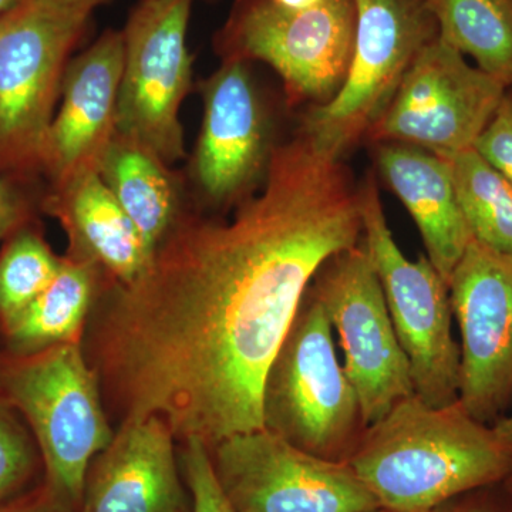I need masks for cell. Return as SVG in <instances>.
<instances>
[{"label":"cell","instance_id":"obj_13","mask_svg":"<svg viewBox=\"0 0 512 512\" xmlns=\"http://www.w3.org/2000/svg\"><path fill=\"white\" fill-rule=\"evenodd\" d=\"M460 329V393L493 426L512 406V256L471 241L448 281Z\"/></svg>","mask_w":512,"mask_h":512},{"label":"cell","instance_id":"obj_31","mask_svg":"<svg viewBox=\"0 0 512 512\" xmlns=\"http://www.w3.org/2000/svg\"><path fill=\"white\" fill-rule=\"evenodd\" d=\"M272 2L288 10H305L319 5L322 0H272Z\"/></svg>","mask_w":512,"mask_h":512},{"label":"cell","instance_id":"obj_3","mask_svg":"<svg viewBox=\"0 0 512 512\" xmlns=\"http://www.w3.org/2000/svg\"><path fill=\"white\" fill-rule=\"evenodd\" d=\"M0 399L29 427L45 483L80 508L87 470L116 434L82 342L32 353L0 349Z\"/></svg>","mask_w":512,"mask_h":512},{"label":"cell","instance_id":"obj_33","mask_svg":"<svg viewBox=\"0 0 512 512\" xmlns=\"http://www.w3.org/2000/svg\"><path fill=\"white\" fill-rule=\"evenodd\" d=\"M19 2L20 0H0V13L6 12V10L13 8V6Z\"/></svg>","mask_w":512,"mask_h":512},{"label":"cell","instance_id":"obj_17","mask_svg":"<svg viewBox=\"0 0 512 512\" xmlns=\"http://www.w3.org/2000/svg\"><path fill=\"white\" fill-rule=\"evenodd\" d=\"M377 167L412 215L426 256L447 284L473 241L458 205L450 164L423 148L377 143Z\"/></svg>","mask_w":512,"mask_h":512},{"label":"cell","instance_id":"obj_25","mask_svg":"<svg viewBox=\"0 0 512 512\" xmlns=\"http://www.w3.org/2000/svg\"><path fill=\"white\" fill-rule=\"evenodd\" d=\"M183 444L181 463L190 491L191 512H239L222 493L205 444L197 439L185 440Z\"/></svg>","mask_w":512,"mask_h":512},{"label":"cell","instance_id":"obj_20","mask_svg":"<svg viewBox=\"0 0 512 512\" xmlns=\"http://www.w3.org/2000/svg\"><path fill=\"white\" fill-rule=\"evenodd\" d=\"M100 271L90 262L66 255L45 291L0 333L3 349L32 353L67 342H82Z\"/></svg>","mask_w":512,"mask_h":512},{"label":"cell","instance_id":"obj_1","mask_svg":"<svg viewBox=\"0 0 512 512\" xmlns=\"http://www.w3.org/2000/svg\"><path fill=\"white\" fill-rule=\"evenodd\" d=\"M342 160L299 134L228 221L178 218L144 271L110 284L84 349L120 423L158 417L175 440L264 429L262 394L316 272L362 239Z\"/></svg>","mask_w":512,"mask_h":512},{"label":"cell","instance_id":"obj_7","mask_svg":"<svg viewBox=\"0 0 512 512\" xmlns=\"http://www.w3.org/2000/svg\"><path fill=\"white\" fill-rule=\"evenodd\" d=\"M356 33L345 82L328 103L312 106L301 133L323 153L343 154L383 116L404 74L439 36L423 0H355Z\"/></svg>","mask_w":512,"mask_h":512},{"label":"cell","instance_id":"obj_32","mask_svg":"<svg viewBox=\"0 0 512 512\" xmlns=\"http://www.w3.org/2000/svg\"><path fill=\"white\" fill-rule=\"evenodd\" d=\"M493 427L494 430L497 431V433L500 434V436L503 437V439L512 446V412L505 414L504 417H501L497 423L493 424Z\"/></svg>","mask_w":512,"mask_h":512},{"label":"cell","instance_id":"obj_10","mask_svg":"<svg viewBox=\"0 0 512 512\" xmlns=\"http://www.w3.org/2000/svg\"><path fill=\"white\" fill-rule=\"evenodd\" d=\"M222 493L239 512H369L379 504L349 463L325 460L266 429L211 448Z\"/></svg>","mask_w":512,"mask_h":512},{"label":"cell","instance_id":"obj_18","mask_svg":"<svg viewBox=\"0 0 512 512\" xmlns=\"http://www.w3.org/2000/svg\"><path fill=\"white\" fill-rule=\"evenodd\" d=\"M45 210L69 237L67 255L96 266L110 284H130L151 259L143 238L97 171L53 187Z\"/></svg>","mask_w":512,"mask_h":512},{"label":"cell","instance_id":"obj_23","mask_svg":"<svg viewBox=\"0 0 512 512\" xmlns=\"http://www.w3.org/2000/svg\"><path fill=\"white\" fill-rule=\"evenodd\" d=\"M0 249V333L35 301L62 265L45 239L25 225Z\"/></svg>","mask_w":512,"mask_h":512},{"label":"cell","instance_id":"obj_34","mask_svg":"<svg viewBox=\"0 0 512 512\" xmlns=\"http://www.w3.org/2000/svg\"><path fill=\"white\" fill-rule=\"evenodd\" d=\"M505 490H507L508 498H510L511 512H512V473L511 476L504 481Z\"/></svg>","mask_w":512,"mask_h":512},{"label":"cell","instance_id":"obj_4","mask_svg":"<svg viewBox=\"0 0 512 512\" xmlns=\"http://www.w3.org/2000/svg\"><path fill=\"white\" fill-rule=\"evenodd\" d=\"M262 416L264 429L339 463H348L367 429L335 333L309 288L266 375Z\"/></svg>","mask_w":512,"mask_h":512},{"label":"cell","instance_id":"obj_11","mask_svg":"<svg viewBox=\"0 0 512 512\" xmlns=\"http://www.w3.org/2000/svg\"><path fill=\"white\" fill-rule=\"evenodd\" d=\"M507 90L437 36L414 59L367 136L448 160L474 148Z\"/></svg>","mask_w":512,"mask_h":512},{"label":"cell","instance_id":"obj_30","mask_svg":"<svg viewBox=\"0 0 512 512\" xmlns=\"http://www.w3.org/2000/svg\"><path fill=\"white\" fill-rule=\"evenodd\" d=\"M50 2L59 3L66 8L84 10V12L92 13L94 8L106 2V0H50Z\"/></svg>","mask_w":512,"mask_h":512},{"label":"cell","instance_id":"obj_29","mask_svg":"<svg viewBox=\"0 0 512 512\" xmlns=\"http://www.w3.org/2000/svg\"><path fill=\"white\" fill-rule=\"evenodd\" d=\"M28 201L8 178L0 177V239L9 238L13 232L28 225Z\"/></svg>","mask_w":512,"mask_h":512},{"label":"cell","instance_id":"obj_2","mask_svg":"<svg viewBox=\"0 0 512 512\" xmlns=\"http://www.w3.org/2000/svg\"><path fill=\"white\" fill-rule=\"evenodd\" d=\"M348 463L383 510L431 512L458 495L504 483L512 446L458 400L431 407L413 394L367 426Z\"/></svg>","mask_w":512,"mask_h":512},{"label":"cell","instance_id":"obj_6","mask_svg":"<svg viewBox=\"0 0 512 512\" xmlns=\"http://www.w3.org/2000/svg\"><path fill=\"white\" fill-rule=\"evenodd\" d=\"M362 241L382 285L397 338L409 360L414 394L431 407L456 403L460 345L446 279L426 255L407 258L394 241L372 180L360 188Z\"/></svg>","mask_w":512,"mask_h":512},{"label":"cell","instance_id":"obj_12","mask_svg":"<svg viewBox=\"0 0 512 512\" xmlns=\"http://www.w3.org/2000/svg\"><path fill=\"white\" fill-rule=\"evenodd\" d=\"M355 33V0H322L305 10L249 0L229 26V57L269 64L289 99L320 106L345 82Z\"/></svg>","mask_w":512,"mask_h":512},{"label":"cell","instance_id":"obj_16","mask_svg":"<svg viewBox=\"0 0 512 512\" xmlns=\"http://www.w3.org/2000/svg\"><path fill=\"white\" fill-rule=\"evenodd\" d=\"M174 441L158 417L120 423L87 470L79 512H191Z\"/></svg>","mask_w":512,"mask_h":512},{"label":"cell","instance_id":"obj_35","mask_svg":"<svg viewBox=\"0 0 512 512\" xmlns=\"http://www.w3.org/2000/svg\"><path fill=\"white\" fill-rule=\"evenodd\" d=\"M369 512H392V511L383 510V508H377V510H373V511H369Z\"/></svg>","mask_w":512,"mask_h":512},{"label":"cell","instance_id":"obj_21","mask_svg":"<svg viewBox=\"0 0 512 512\" xmlns=\"http://www.w3.org/2000/svg\"><path fill=\"white\" fill-rule=\"evenodd\" d=\"M439 37L512 89V0H423Z\"/></svg>","mask_w":512,"mask_h":512},{"label":"cell","instance_id":"obj_28","mask_svg":"<svg viewBox=\"0 0 512 512\" xmlns=\"http://www.w3.org/2000/svg\"><path fill=\"white\" fill-rule=\"evenodd\" d=\"M80 508L42 483L10 503L2 505L0 512H79Z\"/></svg>","mask_w":512,"mask_h":512},{"label":"cell","instance_id":"obj_8","mask_svg":"<svg viewBox=\"0 0 512 512\" xmlns=\"http://www.w3.org/2000/svg\"><path fill=\"white\" fill-rule=\"evenodd\" d=\"M309 289L338 336L345 355L343 369L370 426L413 396L414 387L409 360L362 239L320 266Z\"/></svg>","mask_w":512,"mask_h":512},{"label":"cell","instance_id":"obj_27","mask_svg":"<svg viewBox=\"0 0 512 512\" xmlns=\"http://www.w3.org/2000/svg\"><path fill=\"white\" fill-rule=\"evenodd\" d=\"M431 512H511V504L501 483L458 495Z\"/></svg>","mask_w":512,"mask_h":512},{"label":"cell","instance_id":"obj_9","mask_svg":"<svg viewBox=\"0 0 512 512\" xmlns=\"http://www.w3.org/2000/svg\"><path fill=\"white\" fill-rule=\"evenodd\" d=\"M191 8L192 0H143L123 32L116 134L147 147L165 164L184 157L178 114L192 79Z\"/></svg>","mask_w":512,"mask_h":512},{"label":"cell","instance_id":"obj_24","mask_svg":"<svg viewBox=\"0 0 512 512\" xmlns=\"http://www.w3.org/2000/svg\"><path fill=\"white\" fill-rule=\"evenodd\" d=\"M42 456L25 420L0 399V507L35 488Z\"/></svg>","mask_w":512,"mask_h":512},{"label":"cell","instance_id":"obj_19","mask_svg":"<svg viewBox=\"0 0 512 512\" xmlns=\"http://www.w3.org/2000/svg\"><path fill=\"white\" fill-rule=\"evenodd\" d=\"M167 165L137 141L114 134L97 168L151 256L180 218V195Z\"/></svg>","mask_w":512,"mask_h":512},{"label":"cell","instance_id":"obj_5","mask_svg":"<svg viewBox=\"0 0 512 512\" xmlns=\"http://www.w3.org/2000/svg\"><path fill=\"white\" fill-rule=\"evenodd\" d=\"M89 16L50 0L0 13V177L43 170L67 59Z\"/></svg>","mask_w":512,"mask_h":512},{"label":"cell","instance_id":"obj_26","mask_svg":"<svg viewBox=\"0 0 512 512\" xmlns=\"http://www.w3.org/2000/svg\"><path fill=\"white\" fill-rule=\"evenodd\" d=\"M474 150L512 184V92L505 93L493 119L478 137Z\"/></svg>","mask_w":512,"mask_h":512},{"label":"cell","instance_id":"obj_22","mask_svg":"<svg viewBox=\"0 0 512 512\" xmlns=\"http://www.w3.org/2000/svg\"><path fill=\"white\" fill-rule=\"evenodd\" d=\"M458 205L473 241L512 256V184L474 148L448 158Z\"/></svg>","mask_w":512,"mask_h":512},{"label":"cell","instance_id":"obj_14","mask_svg":"<svg viewBox=\"0 0 512 512\" xmlns=\"http://www.w3.org/2000/svg\"><path fill=\"white\" fill-rule=\"evenodd\" d=\"M201 90L204 120L192 175L211 204L242 202L265 180L275 148L247 60L228 57Z\"/></svg>","mask_w":512,"mask_h":512},{"label":"cell","instance_id":"obj_15","mask_svg":"<svg viewBox=\"0 0 512 512\" xmlns=\"http://www.w3.org/2000/svg\"><path fill=\"white\" fill-rule=\"evenodd\" d=\"M123 66V32L114 30L67 64L62 100L47 134L43 160V171L52 178L53 187L99 168L116 134Z\"/></svg>","mask_w":512,"mask_h":512}]
</instances>
